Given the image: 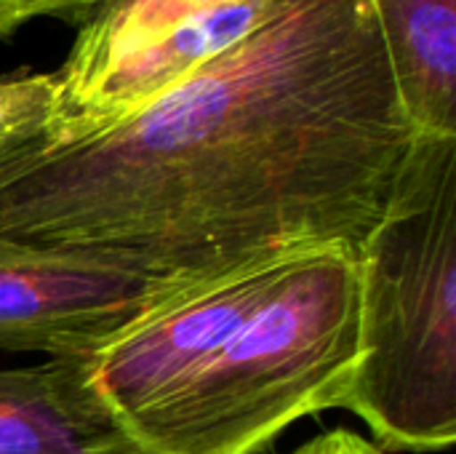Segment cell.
<instances>
[{"instance_id":"cell-1","label":"cell","mask_w":456,"mask_h":454,"mask_svg":"<svg viewBox=\"0 0 456 454\" xmlns=\"http://www.w3.org/2000/svg\"><path fill=\"white\" fill-rule=\"evenodd\" d=\"M422 139L371 0H278L131 118L0 158V241L160 281L254 257L361 252Z\"/></svg>"},{"instance_id":"cell-2","label":"cell","mask_w":456,"mask_h":454,"mask_svg":"<svg viewBox=\"0 0 456 454\" xmlns=\"http://www.w3.org/2000/svg\"><path fill=\"white\" fill-rule=\"evenodd\" d=\"M361 361L342 401L382 452L456 442V139H417L358 252Z\"/></svg>"},{"instance_id":"cell-3","label":"cell","mask_w":456,"mask_h":454,"mask_svg":"<svg viewBox=\"0 0 456 454\" xmlns=\"http://www.w3.org/2000/svg\"><path fill=\"white\" fill-rule=\"evenodd\" d=\"M358 361V254L318 249L126 431L142 454H262L291 425L342 409Z\"/></svg>"},{"instance_id":"cell-4","label":"cell","mask_w":456,"mask_h":454,"mask_svg":"<svg viewBox=\"0 0 456 454\" xmlns=\"http://www.w3.org/2000/svg\"><path fill=\"white\" fill-rule=\"evenodd\" d=\"M310 252L254 257L166 289L83 356L88 388L128 425L187 383Z\"/></svg>"},{"instance_id":"cell-5","label":"cell","mask_w":456,"mask_h":454,"mask_svg":"<svg viewBox=\"0 0 456 454\" xmlns=\"http://www.w3.org/2000/svg\"><path fill=\"white\" fill-rule=\"evenodd\" d=\"M176 284L99 254L0 241V353L86 356Z\"/></svg>"},{"instance_id":"cell-6","label":"cell","mask_w":456,"mask_h":454,"mask_svg":"<svg viewBox=\"0 0 456 454\" xmlns=\"http://www.w3.org/2000/svg\"><path fill=\"white\" fill-rule=\"evenodd\" d=\"M278 0H230L184 19L163 37L112 70L83 102L59 112L45 126L40 144H69L94 136L144 110L219 54L240 43Z\"/></svg>"},{"instance_id":"cell-7","label":"cell","mask_w":456,"mask_h":454,"mask_svg":"<svg viewBox=\"0 0 456 454\" xmlns=\"http://www.w3.org/2000/svg\"><path fill=\"white\" fill-rule=\"evenodd\" d=\"M0 454H142L86 383L83 356L0 367Z\"/></svg>"},{"instance_id":"cell-8","label":"cell","mask_w":456,"mask_h":454,"mask_svg":"<svg viewBox=\"0 0 456 454\" xmlns=\"http://www.w3.org/2000/svg\"><path fill=\"white\" fill-rule=\"evenodd\" d=\"M371 3L414 131L456 139V0Z\"/></svg>"},{"instance_id":"cell-9","label":"cell","mask_w":456,"mask_h":454,"mask_svg":"<svg viewBox=\"0 0 456 454\" xmlns=\"http://www.w3.org/2000/svg\"><path fill=\"white\" fill-rule=\"evenodd\" d=\"M230 0H104L80 27L56 70L59 102L53 115L83 102L126 59L163 37L168 29Z\"/></svg>"},{"instance_id":"cell-10","label":"cell","mask_w":456,"mask_h":454,"mask_svg":"<svg viewBox=\"0 0 456 454\" xmlns=\"http://www.w3.org/2000/svg\"><path fill=\"white\" fill-rule=\"evenodd\" d=\"M59 102L56 72H32L0 80V150L45 134Z\"/></svg>"},{"instance_id":"cell-11","label":"cell","mask_w":456,"mask_h":454,"mask_svg":"<svg viewBox=\"0 0 456 454\" xmlns=\"http://www.w3.org/2000/svg\"><path fill=\"white\" fill-rule=\"evenodd\" d=\"M104 0H0V40L35 19H64L77 27Z\"/></svg>"},{"instance_id":"cell-12","label":"cell","mask_w":456,"mask_h":454,"mask_svg":"<svg viewBox=\"0 0 456 454\" xmlns=\"http://www.w3.org/2000/svg\"><path fill=\"white\" fill-rule=\"evenodd\" d=\"M291 454H382V450L347 428H337L305 442Z\"/></svg>"},{"instance_id":"cell-13","label":"cell","mask_w":456,"mask_h":454,"mask_svg":"<svg viewBox=\"0 0 456 454\" xmlns=\"http://www.w3.org/2000/svg\"><path fill=\"white\" fill-rule=\"evenodd\" d=\"M16 147H19V144H16ZM16 147H5V150H0V158H3V155H8V153H11V150H16Z\"/></svg>"}]
</instances>
